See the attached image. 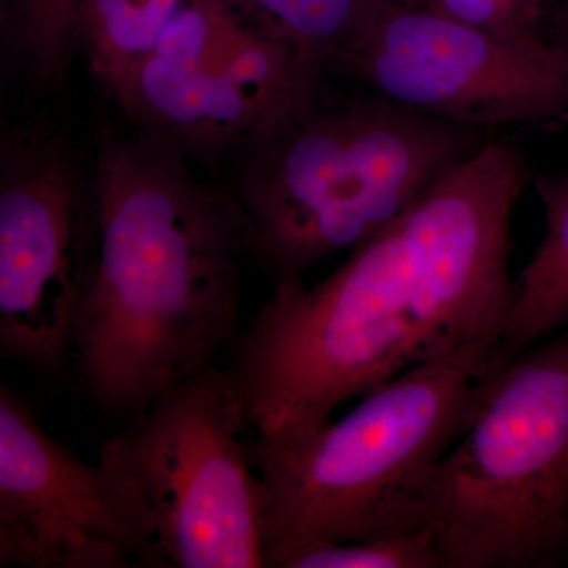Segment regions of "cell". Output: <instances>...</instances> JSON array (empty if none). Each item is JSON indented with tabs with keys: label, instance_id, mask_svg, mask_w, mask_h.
<instances>
[{
	"label": "cell",
	"instance_id": "10",
	"mask_svg": "<svg viewBox=\"0 0 568 568\" xmlns=\"http://www.w3.org/2000/svg\"><path fill=\"white\" fill-rule=\"evenodd\" d=\"M93 241L91 189L69 142L11 130L0 152V353L40 375L73 354Z\"/></svg>",
	"mask_w": 568,
	"mask_h": 568
},
{
	"label": "cell",
	"instance_id": "2",
	"mask_svg": "<svg viewBox=\"0 0 568 568\" xmlns=\"http://www.w3.org/2000/svg\"><path fill=\"white\" fill-rule=\"evenodd\" d=\"M481 130L325 85L239 152L233 196L252 261L276 282L353 252L485 144Z\"/></svg>",
	"mask_w": 568,
	"mask_h": 568
},
{
	"label": "cell",
	"instance_id": "1",
	"mask_svg": "<svg viewBox=\"0 0 568 568\" xmlns=\"http://www.w3.org/2000/svg\"><path fill=\"white\" fill-rule=\"evenodd\" d=\"M92 181L73 355L85 394L129 420L233 343L248 226L233 193L136 132L103 138Z\"/></svg>",
	"mask_w": 568,
	"mask_h": 568
},
{
	"label": "cell",
	"instance_id": "6",
	"mask_svg": "<svg viewBox=\"0 0 568 568\" xmlns=\"http://www.w3.org/2000/svg\"><path fill=\"white\" fill-rule=\"evenodd\" d=\"M246 428L230 373L213 364L164 388L100 447L99 462L148 499L171 567L265 568L267 491Z\"/></svg>",
	"mask_w": 568,
	"mask_h": 568
},
{
	"label": "cell",
	"instance_id": "17",
	"mask_svg": "<svg viewBox=\"0 0 568 568\" xmlns=\"http://www.w3.org/2000/svg\"><path fill=\"white\" fill-rule=\"evenodd\" d=\"M484 31L507 37H544L547 0H403Z\"/></svg>",
	"mask_w": 568,
	"mask_h": 568
},
{
	"label": "cell",
	"instance_id": "18",
	"mask_svg": "<svg viewBox=\"0 0 568 568\" xmlns=\"http://www.w3.org/2000/svg\"><path fill=\"white\" fill-rule=\"evenodd\" d=\"M556 21H558V37L555 41L568 54V0H560Z\"/></svg>",
	"mask_w": 568,
	"mask_h": 568
},
{
	"label": "cell",
	"instance_id": "8",
	"mask_svg": "<svg viewBox=\"0 0 568 568\" xmlns=\"http://www.w3.org/2000/svg\"><path fill=\"white\" fill-rule=\"evenodd\" d=\"M327 73L440 121L487 130L568 115V54L396 0Z\"/></svg>",
	"mask_w": 568,
	"mask_h": 568
},
{
	"label": "cell",
	"instance_id": "15",
	"mask_svg": "<svg viewBox=\"0 0 568 568\" xmlns=\"http://www.w3.org/2000/svg\"><path fill=\"white\" fill-rule=\"evenodd\" d=\"M80 0H13L7 48L32 84L51 88L65 78L78 50Z\"/></svg>",
	"mask_w": 568,
	"mask_h": 568
},
{
	"label": "cell",
	"instance_id": "11",
	"mask_svg": "<svg viewBox=\"0 0 568 568\" xmlns=\"http://www.w3.org/2000/svg\"><path fill=\"white\" fill-rule=\"evenodd\" d=\"M171 567L132 478L89 465L0 387V567Z\"/></svg>",
	"mask_w": 568,
	"mask_h": 568
},
{
	"label": "cell",
	"instance_id": "7",
	"mask_svg": "<svg viewBox=\"0 0 568 568\" xmlns=\"http://www.w3.org/2000/svg\"><path fill=\"white\" fill-rule=\"evenodd\" d=\"M325 74L237 0H185L111 97L134 132L211 162L315 95Z\"/></svg>",
	"mask_w": 568,
	"mask_h": 568
},
{
	"label": "cell",
	"instance_id": "12",
	"mask_svg": "<svg viewBox=\"0 0 568 568\" xmlns=\"http://www.w3.org/2000/svg\"><path fill=\"white\" fill-rule=\"evenodd\" d=\"M534 185L544 205L545 235L514 280L503 358L568 327V173L538 175Z\"/></svg>",
	"mask_w": 568,
	"mask_h": 568
},
{
	"label": "cell",
	"instance_id": "3",
	"mask_svg": "<svg viewBox=\"0 0 568 568\" xmlns=\"http://www.w3.org/2000/svg\"><path fill=\"white\" fill-rule=\"evenodd\" d=\"M497 354L418 362L327 424L254 437L267 491L265 568L310 541L395 536L422 525L425 481L476 413Z\"/></svg>",
	"mask_w": 568,
	"mask_h": 568
},
{
	"label": "cell",
	"instance_id": "13",
	"mask_svg": "<svg viewBox=\"0 0 568 568\" xmlns=\"http://www.w3.org/2000/svg\"><path fill=\"white\" fill-rule=\"evenodd\" d=\"M185 0H80L78 50L110 95L151 54Z\"/></svg>",
	"mask_w": 568,
	"mask_h": 568
},
{
	"label": "cell",
	"instance_id": "14",
	"mask_svg": "<svg viewBox=\"0 0 568 568\" xmlns=\"http://www.w3.org/2000/svg\"><path fill=\"white\" fill-rule=\"evenodd\" d=\"M265 31L297 48L317 69L328 65L396 0H237Z\"/></svg>",
	"mask_w": 568,
	"mask_h": 568
},
{
	"label": "cell",
	"instance_id": "9",
	"mask_svg": "<svg viewBox=\"0 0 568 568\" xmlns=\"http://www.w3.org/2000/svg\"><path fill=\"white\" fill-rule=\"evenodd\" d=\"M529 179L510 142H485L402 215L424 361L499 354L510 312L515 205Z\"/></svg>",
	"mask_w": 568,
	"mask_h": 568
},
{
	"label": "cell",
	"instance_id": "16",
	"mask_svg": "<svg viewBox=\"0 0 568 568\" xmlns=\"http://www.w3.org/2000/svg\"><path fill=\"white\" fill-rule=\"evenodd\" d=\"M267 568H440L428 528L349 541H310L280 552Z\"/></svg>",
	"mask_w": 568,
	"mask_h": 568
},
{
	"label": "cell",
	"instance_id": "5",
	"mask_svg": "<svg viewBox=\"0 0 568 568\" xmlns=\"http://www.w3.org/2000/svg\"><path fill=\"white\" fill-rule=\"evenodd\" d=\"M227 373L254 436L305 432L424 362L402 216L313 286L274 283Z\"/></svg>",
	"mask_w": 568,
	"mask_h": 568
},
{
	"label": "cell",
	"instance_id": "4",
	"mask_svg": "<svg viewBox=\"0 0 568 568\" xmlns=\"http://www.w3.org/2000/svg\"><path fill=\"white\" fill-rule=\"evenodd\" d=\"M440 568L568 559V332L489 369L476 413L426 478Z\"/></svg>",
	"mask_w": 568,
	"mask_h": 568
}]
</instances>
